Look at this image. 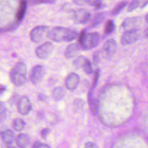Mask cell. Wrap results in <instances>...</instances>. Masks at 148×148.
<instances>
[{
	"mask_svg": "<svg viewBox=\"0 0 148 148\" xmlns=\"http://www.w3.org/2000/svg\"><path fill=\"white\" fill-rule=\"evenodd\" d=\"M145 20H146V21L147 23H148V14H146V17H145Z\"/></svg>",
	"mask_w": 148,
	"mask_h": 148,
	"instance_id": "cell-34",
	"label": "cell"
},
{
	"mask_svg": "<svg viewBox=\"0 0 148 148\" xmlns=\"http://www.w3.org/2000/svg\"><path fill=\"white\" fill-rule=\"evenodd\" d=\"M91 13L85 9H79L72 12V19L76 24H84L90 21Z\"/></svg>",
	"mask_w": 148,
	"mask_h": 148,
	"instance_id": "cell-6",
	"label": "cell"
},
{
	"mask_svg": "<svg viewBox=\"0 0 148 148\" xmlns=\"http://www.w3.org/2000/svg\"><path fill=\"white\" fill-rule=\"evenodd\" d=\"M79 81V76L75 72H71L69 73L66 77L65 82V87L69 90L73 91L77 87Z\"/></svg>",
	"mask_w": 148,
	"mask_h": 148,
	"instance_id": "cell-10",
	"label": "cell"
},
{
	"mask_svg": "<svg viewBox=\"0 0 148 148\" xmlns=\"http://www.w3.org/2000/svg\"><path fill=\"white\" fill-rule=\"evenodd\" d=\"M105 16L103 13H101L97 14L92 21V23L91 24L92 27H95L98 24H99L101 22H102V21L105 18Z\"/></svg>",
	"mask_w": 148,
	"mask_h": 148,
	"instance_id": "cell-23",
	"label": "cell"
},
{
	"mask_svg": "<svg viewBox=\"0 0 148 148\" xmlns=\"http://www.w3.org/2000/svg\"><path fill=\"white\" fill-rule=\"evenodd\" d=\"M16 142L19 147L26 148L29 144L30 139L28 135L25 134H20L17 136Z\"/></svg>",
	"mask_w": 148,
	"mask_h": 148,
	"instance_id": "cell-14",
	"label": "cell"
},
{
	"mask_svg": "<svg viewBox=\"0 0 148 148\" xmlns=\"http://www.w3.org/2000/svg\"><path fill=\"white\" fill-rule=\"evenodd\" d=\"M115 25L114 23L112 20H109L106 23L105 26V34L106 35H109L111 34L114 29Z\"/></svg>",
	"mask_w": 148,
	"mask_h": 148,
	"instance_id": "cell-21",
	"label": "cell"
},
{
	"mask_svg": "<svg viewBox=\"0 0 148 148\" xmlns=\"http://www.w3.org/2000/svg\"><path fill=\"white\" fill-rule=\"evenodd\" d=\"M147 4L148 0H132L128 7L127 11L128 12H132L138 8H143Z\"/></svg>",
	"mask_w": 148,
	"mask_h": 148,
	"instance_id": "cell-16",
	"label": "cell"
},
{
	"mask_svg": "<svg viewBox=\"0 0 148 148\" xmlns=\"http://www.w3.org/2000/svg\"><path fill=\"white\" fill-rule=\"evenodd\" d=\"M32 4H40V3H49L53 4L56 2V0H29Z\"/></svg>",
	"mask_w": 148,
	"mask_h": 148,
	"instance_id": "cell-26",
	"label": "cell"
},
{
	"mask_svg": "<svg viewBox=\"0 0 148 148\" xmlns=\"http://www.w3.org/2000/svg\"><path fill=\"white\" fill-rule=\"evenodd\" d=\"M32 148H50V147L47 144L36 142L33 145Z\"/></svg>",
	"mask_w": 148,
	"mask_h": 148,
	"instance_id": "cell-27",
	"label": "cell"
},
{
	"mask_svg": "<svg viewBox=\"0 0 148 148\" xmlns=\"http://www.w3.org/2000/svg\"><path fill=\"white\" fill-rule=\"evenodd\" d=\"M84 148H97V146L94 142H87L84 144Z\"/></svg>",
	"mask_w": 148,
	"mask_h": 148,
	"instance_id": "cell-31",
	"label": "cell"
},
{
	"mask_svg": "<svg viewBox=\"0 0 148 148\" xmlns=\"http://www.w3.org/2000/svg\"><path fill=\"white\" fill-rule=\"evenodd\" d=\"M50 29L46 25H38L34 27L29 33L31 40L35 43H40L47 37Z\"/></svg>",
	"mask_w": 148,
	"mask_h": 148,
	"instance_id": "cell-4",
	"label": "cell"
},
{
	"mask_svg": "<svg viewBox=\"0 0 148 148\" xmlns=\"http://www.w3.org/2000/svg\"><path fill=\"white\" fill-rule=\"evenodd\" d=\"M77 32L73 29L56 27L50 29L47 38L56 42H71L78 37Z\"/></svg>",
	"mask_w": 148,
	"mask_h": 148,
	"instance_id": "cell-1",
	"label": "cell"
},
{
	"mask_svg": "<svg viewBox=\"0 0 148 148\" xmlns=\"http://www.w3.org/2000/svg\"><path fill=\"white\" fill-rule=\"evenodd\" d=\"M140 18L138 17L127 18L124 20L121 24L122 28L126 31L137 29V27L139 25Z\"/></svg>",
	"mask_w": 148,
	"mask_h": 148,
	"instance_id": "cell-11",
	"label": "cell"
},
{
	"mask_svg": "<svg viewBox=\"0 0 148 148\" xmlns=\"http://www.w3.org/2000/svg\"><path fill=\"white\" fill-rule=\"evenodd\" d=\"M45 69L41 65H36L31 69L29 73V80L33 84H38L44 77Z\"/></svg>",
	"mask_w": 148,
	"mask_h": 148,
	"instance_id": "cell-7",
	"label": "cell"
},
{
	"mask_svg": "<svg viewBox=\"0 0 148 148\" xmlns=\"http://www.w3.org/2000/svg\"><path fill=\"white\" fill-rule=\"evenodd\" d=\"M7 115V109L5 105L0 101V123L3 121Z\"/></svg>",
	"mask_w": 148,
	"mask_h": 148,
	"instance_id": "cell-22",
	"label": "cell"
},
{
	"mask_svg": "<svg viewBox=\"0 0 148 148\" xmlns=\"http://www.w3.org/2000/svg\"><path fill=\"white\" fill-rule=\"evenodd\" d=\"M79 51V47L75 43H72L66 46L64 51V56L67 59H71L76 56Z\"/></svg>",
	"mask_w": 148,
	"mask_h": 148,
	"instance_id": "cell-13",
	"label": "cell"
},
{
	"mask_svg": "<svg viewBox=\"0 0 148 148\" xmlns=\"http://www.w3.org/2000/svg\"><path fill=\"white\" fill-rule=\"evenodd\" d=\"M6 86L0 84V94H3L6 91Z\"/></svg>",
	"mask_w": 148,
	"mask_h": 148,
	"instance_id": "cell-32",
	"label": "cell"
},
{
	"mask_svg": "<svg viewBox=\"0 0 148 148\" xmlns=\"http://www.w3.org/2000/svg\"><path fill=\"white\" fill-rule=\"evenodd\" d=\"M140 32L137 29L125 31L121 37V43L123 45L132 44L136 42L140 38Z\"/></svg>",
	"mask_w": 148,
	"mask_h": 148,
	"instance_id": "cell-8",
	"label": "cell"
},
{
	"mask_svg": "<svg viewBox=\"0 0 148 148\" xmlns=\"http://www.w3.org/2000/svg\"><path fill=\"white\" fill-rule=\"evenodd\" d=\"M100 40V35L97 32H89L83 30L79 37L80 46L85 50H90L95 47Z\"/></svg>",
	"mask_w": 148,
	"mask_h": 148,
	"instance_id": "cell-3",
	"label": "cell"
},
{
	"mask_svg": "<svg viewBox=\"0 0 148 148\" xmlns=\"http://www.w3.org/2000/svg\"><path fill=\"white\" fill-rule=\"evenodd\" d=\"M73 2L79 6H83L86 4L88 5V0H73Z\"/></svg>",
	"mask_w": 148,
	"mask_h": 148,
	"instance_id": "cell-30",
	"label": "cell"
},
{
	"mask_svg": "<svg viewBox=\"0 0 148 148\" xmlns=\"http://www.w3.org/2000/svg\"><path fill=\"white\" fill-rule=\"evenodd\" d=\"M127 3L126 1H122V2H119L112 10V15L116 16V15L119 14L124 9V8L126 6Z\"/></svg>",
	"mask_w": 148,
	"mask_h": 148,
	"instance_id": "cell-20",
	"label": "cell"
},
{
	"mask_svg": "<svg viewBox=\"0 0 148 148\" xmlns=\"http://www.w3.org/2000/svg\"><path fill=\"white\" fill-rule=\"evenodd\" d=\"M54 49L53 43L46 42L38 46L35 50L36 56L40 59H47L51 54Z\"/></svg>",
	"mask_w": 148,
	"mask_h": 148,
	"instance_id": "cell-5",
	"label": "cell"
},
{
	"mask_svg": "<svg viewBox=\"0 0 148 148\" xmlns=\"http://www.w3.org/2000/svg\"><path fill=\"white\" fill-rule=\"evenodd\" d=\"M99 70L97 69L95 72V75H94V81H93V87H94L96 84H97L99 77Z\"/></svg>",
	"mask_w": 148,
	"mask_h": 148,
	"instance_id": "cell-28",
	"label": "cell"
},
{
	"mask_svg": "<svg viewBox=\"0 0 148 148\" xmlns=\"http://www.w3.org/2000/svg\"><path fill=\"white\" fill-rule=\"evenodd\" d=\"M82 68L83 71L87 75H90V74L92 73V72L93 71L92 64H91V61H90V60L88 58H87V57L86 58Z\"/></svg>",
	"mask_w": 148,
	"mask_h": 148,
	"instance_id": "cell-19",
	"label": "cell"
},
{
	"mask_svg": "<svg viewBox=\"0 0 148 148\" xmlns=\"http://www.w3.org/2000/svg\"><path fill=\"white\" fill-rule=\"evenodd\" d=\"M19 113L23 115L28 114L32 109V105L29 99L27 96L21 97L17 104Z\"/></svg>",
	"mask_w": 148,
	"mask_h": 148,
	"instance_id": "cell-9",
	"label": "cell"
},
{
	"mask_svg": "<svg viewBox=\"0 0 148 148\" xmlns=\"http://www.w3.org/2000/svg\"><path fill=\"white\" fill-rule=\"evenodd\" d=\"M7 148H16V147H8Z\"/></svg>",
	"mask_w": 148,
	"mask_h": 148,
	"instance_id": "cell-35",
	"label": "cell"
},
{
	"mask_svg": "<svg viewBox=\"0 0 148 148\" xmlns=\"http://www.w3.org/2000/svg\"><path fill=\"white\" fill-rule=\"evenodd\" d=\"M27 74V69L25 64L23 62H18L10 71V80L14 86H21L26 82Z\"/></svg>",
	"mask_w": 148,
	"mask_h": 148,
	"instance_id": "cell-2",
	"label": "cell"
},
{
	"mask_svg": "<svg viewBox=\"0 0 148 148\" xmlns=\"http://www.w3.org/2000/svg\"><path fill=\"white\" fill-rule=\"evenodd\" d=\"M50 132V130L49 128H43L40 132V135L43 138V139H46L48 135V134Z\"/></svg>",
	"mask_w": 148,
	"mask_h": 148,
	"instance_id": "cell-29",
	"label": "cell"
},
{
	"mask_svg": "<svg viewBox=\"0 0 148 148\" xmlns=\"http://www.w3.org/2000/svg\"><path fill=\"white\" fill-rule=\"evenodd\" d=\"M25 1L23 0V3L21 4V6H20L18 11V18L19 20H21L23 18V17L24 16L25 14V7H26V3H25Z\"/></svg>",
	"mask_w": 148,
	"mask_h": 148,
	"instance_id": "cell-25",
	"label": "cell"
},
{
	"mask_svg": "<svg viewBox=\"0 0 148 148\" xmlns=\"http://www.w3.org/2000/svg\"><path fill=\"white\" fill-rule=\"evenodd\" d=\"M145 36H146V37H147L148 38V27L145 29Z\"/></svg>",
	"mask_w": 148,
	"mask_h": 148,
	"instance_id": "cell-33",
	"label": "cell"
},
{
	"mask_svg": "<svg viewBox=\"0 0 148 148\" xmlns=\"http://www.w3.org/2000/svg\"><path fill=\"white\" fill-rule=\"evenodd\" d=\"M1 138L3 142L6 144H11L14 139V136L13 131L9 129L3 131L1 134Z\"/></svg>",
	"mask_w": 148,
	"mask_h": 148,
	"instance_id": "cell-15",
	"label": "cell"
},
{
	"mask_svg": "<svg viewBox=\"0 0 148 148\" xmlns=\"http://www.w3.org/2000/svg\"><path fill=\"white\" fill-rule=\"evenodd\" d=\"M86 57L83 56H80L77 57V58H75V60L73 61V65L76 67V68H82L83 64L85 60Z\"/></svg>",
	"mask_w": 148,
	"mask_h": 148,
	"instance_id": "cell-24",
	"label": "cell"
},
{
	"mask_svg": "<svg viewBox=\"0 0 148 148\" xmlns=\"http://www.w3.org/2000/svg\"><path fill=\"white\" fill-rule=\"evenodd\" d=\"M65 95V89L61 86L57 87L53 91V97L56 101H60L63 99Z\"/></svg>",
	"mask_w": 148,
	"mask_h": 148,
	"instance_id": "cell-17",
	"label": "cell"
},
{
	"mask_svg": "<svg viewBox=\"0 0 148 148\" xmlns=\"http://www.w3.org/2000/svg\"><path fill=\"white\" fill-rule=\"evenodd\" d=\"M117 49V43L113 39H108L102 47L103 53L106 56H110L115 53Z\"/></svg>",
	"mask_w": 148,
	"mask_h": 148,
	"instance_id": "cell-12",
	"label": "cell"
},
{
	"mask_svg": "<svg viewBox=\"0 0 148 148\" xmlns=\"http://www.w3.org/2000/svg\"><path fill=\"white\" fill-rule=\"evenodd\" d=\"M25 125V122L21 119H14L12 123V127L14 130L17 131H21L23 130Z\"/></svg>",
	"mask_w": 148,
	"mask_h": 148,
	"instance_id": "cell-18",
	"label": "cell"
}]
</instances>
